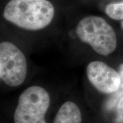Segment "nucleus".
<instances>
[{"mask_svg":"<svg viewBox=\"0 0 123 123\" xmlns=\"http://www.w3.org/2000/svg\"><path fill=\"white\" fill-rule=\"evenodd\" d=\"M54 7L47 0H10L4 17L9 22L27 30H38L53 20Z\"/></svg>","mask_w":123,"mask_h":123,"instance_id":"obj_1","label":"nucleus"},{"mask_svg":"<svg viewBox=\"0 0 123 123\" xmlns=\"http://www.w3.org/2000/svg\"><path fill=\"white\" fill-rule=\"evenodd\" d=\"M114 123H123V97L120 98L116 105Z\"/></svg>","mask_w":123,"mask_h":123,"instance_id":"obj_9","label":"nucleus"},{"mask_svg":"<svg viewBox=\"0 0 123 123\" xmlns=\"http://www.w3.org/2000/svg\"><path fill=\"white\" fill-rule=\"evenodd\" d=\"M50 105L47 90L40 86H31L20 95L14 114V123H47L44 116Z\"/></svg>","mask_w":123,"mask_h":123,"instance_id":"obj_3","label":"nucleus"},{"mask_svg":"<svg viewBox=\"0 0 123 123\" xmlns=\"http://www.w3.org/2000/svg\"><path fill=\"white\" fill-rule=\"evenodd\" d=\"M77 34L83 43L90 44L100 55H107L117 47L115 31L104 18L99 17L82 18L77 26Z\"/></svg>","mask_w":123,"mask_h":123,"instance_id":"obj_2","label":"nucleus"},{"mask_svg":"<svg viewBox=\"0 0 123 123\" xmlns=\"http://www.w3.org/2000/svg\"><path fill=\"white\" fill-rule=\"evenodd\" d=\"M105 13L112 19L123 20V1L107 5L105 8Z\"/></svg>","mask_w":123,"mask_h":123,"instance_id":"obj_8","label":"nucleus"},{"mask_svg":"<svg viewBox=\"0 0 123 123\" xmlns=\"http://www.w3.org/2000/svg\"><path fill=\"white\" fill-rule=\"evenodd\" d=\"M27 61L19 49L8 41L0 44V77L9 86L16 87L26 78Z\"/></svg>","mask_w":123,"mask_h":123,"instance_id":"obj_4","label":"nucleus"},{"mask_svg":"<svg viewBox=\"0 0 123 123\" xmlns=\"http://www.w3.org/2000/svg\"><path fill=\"white\" fill-rule=\"evenodd\" d=\"M86 74L92 86L103 94H112L120 87L121 79L118 73L103 62L89 63Z\"/></svg>","mask_w":123,"mask_h":123,"instance_id":"obj_5","label":"nucleus"},{"mask_svg":"<svg viewBox=\"0 0 123 123\" xmlns=\"http://www.w3.org/2000/svg\"><path fill=\"white\" fill-rule=\"evenodd\" d=\"M121 27H122V29H123V21L121 22Z\"/></svg>","mask_w":123,"mask_h":123,"instance_id":"obj_10","label":"nucleus"},{"mask_svg":"<svg viewBox=\"0 0 123 123\" xmlns=\"http://www.w3.org/2000/svg\"><path fill=\"white\" fill-rule=\"evenodd\" d=\"M53 123H81V114L75 103L67 101L60 107Z\"/></svg>","mask_w":123,"mask_h":123,"instance_id":"obj_6","label":"nucleus"},{"mask_svg":"<svg viewBox=\"0 0 123 123\" xmlns=\"http://www.w3.org/2000/svg\"><path fill=\"white\" fill-rule=\"evenodd\" d=\"M118 73L120 76V85L116 92L111 94V97L107 99L106 102L105 107L107 110H110L113 109L115 105H117L120 98L123 97V63H122L118 68Z\"/></svg>","mask_w":123,"mask_h":123,"instance_id":"obj_7","label":"nucleus"}]
</instances>
